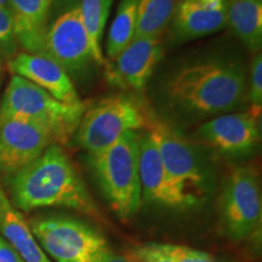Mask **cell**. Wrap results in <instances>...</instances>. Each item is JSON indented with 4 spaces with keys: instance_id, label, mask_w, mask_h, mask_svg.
Segmentation results:
<instances>
[{
    "instance_id": "obj_14",
    "label": "cell",
    "mask_w": 262,
    "mask_h": 262,
    "mask_svg": "<svg viewBox=\"0 0 262 262\" xmlns=\"http://www.w3.org/2000/svg\"><path fill=\"white\" fill-rule=\"evenodd\" d=\"M8 70L12 75L25 78L41 88L61 102L68 104L81 102L71 75L45 55L17 52L8 61Z\"/></svg>"
},
{
    "instance_id": "obj_29",
    "label": "cell",
    "mask_w": 262,
    "mask_h": 262,
    "mask_svg": "<svg viewBox=\"0 0 262 262\" xmlns=\"http://www.w3.org/2000/svg\"><path fill=\"white\" fill-rule=\"evenodd\" d=\"M3 58H4V57H3V55L0 54V83H2V78H3V67H4V66H3V64H4V63H3Z\"/></svg>"
},
{
    "instance_id": "obj_10",
    "label": "cell",
    "mask_w": 262,
    "mask_h": 262,
    "mask_svg": "<svg viewBox=\"0 0 262 262\" xmlns=\"http://www.w3.org/2000/svg\"><path fill=\"white\" fill-rule=\"evenodd\" d=\"M139 175L146 202L171 209L191 208L199 202L170 176L147 131L139 139Z\"/></svg>"
},
{
    "instance_id": "obj_23",
    "label": "cell",
    "mask_w": 262,
    "mask_h": 262,
    "mask_svg": "<svg viewBox=\"0 0 262 262\" xmlns=\"http://www.w3.org/2000/svg\"><path fill=\"white\" fill-rule=\"evenodd\" d=\"M160 250L172 262H221L212 255L196 249L175 244H158Z\"/></svg>"
},
{
    "instance_id": "obj_9",
    "label": "cell",
    "mask_w": 262,
    "mask_h": 262,
    "mask_svg": "<svg viewBox=\"0 0 262 262\" xmlns=\"http://www.w3.org/2000/svg\"><path fill=\"white\" fill-rule=\"evenodd\" d=\"M42 55L50 57L68 74H78L95 63L89 34L79 5L64 10L45 32Z\"/></svg>"
},
{
    "instance_id": "obj_17",
    "label": "cell",
    "mask_w": 262,
    "mask_h": 262,
    "mask_svg": "<svg viewBox=\"0 0 262 262\" xmlns=\"http://www.w3.org/2000/svg\"><path fill=\"white\" fill-rule=\"evenodd\" d=\"M0 235L25 262H52L33 234L29 224L0 186Z\"/></svg>"
},
{
    "instance_id": "obj_8",
    "label": "cell",
    "mask_w": 262,
    "mask_h": 262,
    "mask_svg": "<svg viewBox=\"0 0 262 262\" xmlns=\"http://www.w3.org/2000/svg\"><path fill=\"white\" fill-rule=\"evenodd\" d=\"M170 176L195 199H201L208 188V176L194 148L165 120L150 116L146 129Z\"/></svg>"
},
{
    "instance_id": "obj_7",
    "label": "cell",
    "mask_w": 262,
    "mask_h": 262,
    "mask_svg": "<svg viewBox=\"0 0 262 262\" xmlns=\"http://www.w3.org/2000/svg\"><path fill=\"white\" fill-rule=\"evenodd\" d=\"M220 211L225 232L233 241H244L260 231L262 199L256 170H232L222 191Z\"/></svg>"
},
{
    "instance_id": "obj_18",
    "label": "cell",
    "mask_w": 262,
    "mask_h": 262,
    "mask_svg": "<svg viewBox=\"0 0 262 262\" xmlns=\"http://www.w3.org/2000/svg\"><path fill=\"white\" fill-rule=\"evenodd\" d=\"M226 26L251 50L262 41L261 0H225Z\"/></svg>"
},
{
    "instance_id": "obj_6",
    "label": "cell",
    "mask_w": 262,
    "mask_h": 262,
    "mask_svg": "<svg viewBox=\"0 0 262 262\" xmlns=\"http://www.w3.org/2000/svg\"><path fill=\"white\" fill-rule=\"evenodd\" d=\"M28 224L44 253L56 262H91L108 247L100 231L71 216H39Z\"/></svg>"
},
{
    "instance_id": "obj_15",
    "label": "cell",
    "mask_w": 262,
    "mask_h": 262,
    "mask_svg": "<svg viewBox=\"0 0 262 262\" xmlns=\"http://www.w3.org/2000/svg\"><path fill=\"white\" fill-rule=\"evenodd\" d=\"M172 29L182 40L202 38L226 27L225 0H179Z\"/></svg>"
},
{
    "instance_id": "obj_1",
    "label": "cell",
    "mask_w": 262,
    "mask_h": 262,
    "mask_svg": "<svg viewBox=\"0 0 262 262\" xmlns=\"http://www.w3.org/2000/svg\"><path fill=\"white\" fill-rule=\"evenodd\" d=\"M10 201L19 211L67 208L97 215L79 172L60 145L49 146L40 157L10 175Z\"/></svg>"
},
{
    "instance_id": "obj_25",
    "label": "cell",
    "mask_w": 262,
    "mask_h": 262,
    "mask_svg": "<svg viewBox=\"0 0 262 262\" xmlns=\"http://www.w3.org/2000/svg\"><path fill=\"white\" fill-rule=\"evenodd\" d=\"M134 258L139 262H172L160 250L158 243L140 245L133 250Z\"/></svg>"
},
{
    "instance_id": "obj_24",
    "label": "cell",
    "mask_w": 262,
    "mask_h": 262,
    "mask_svg": "<svg viewBox=\"0 0 262 262\" xmlns=\"http://www.w3.org/2000/svg\"><path fill=\"white\" fill-rule=\"evenodd\" d=\"M248 100L250 102V112L260 118L262 108V56L257 54L251 62L250 79H249Z\"/></svg>"
},
{
    "instance_id": "obj_3",
    "label": "cell",
    "mask_w": 262,
    "mask_h": 262,
    "mask_svg": "<svg viewBox=\"0 0 262 262\" xmlns=\"http://www.w3.org/2000/svg\"><path fill=\"white\" fill-rule=\"evenodd\" d=\"M90 103L68 104L52 97L41 88L12 75L0 101V117L21 118L47 129L56 145H67Z\"/></svg>"
},
{
    "instance_id": "obj_21",
    "label": "cell",
    "mask_w": 262,
    "mask_h": 262,
    "mask_svg": "<svg viewBox=\"0 0 262 262\" xmlns=\"http://www.w3.org/2000/svg\"><path fill=\"white\" fill-rule=\"evenodd\" d=\"M113 0H80L79 9L84 26L89 34L94 60L97 66H103L106 58L102 52V35Z\"/></svg>"
},
{
    "instance_id": "obj_16",
    "label": "cell",
    "mask_w": 262,
    "mask_h": 262,
    "mask_svg": "<svg viewBox=\"0 0 262 262\" xmlns=\"http://www.w3.org/2000/svg\"><path fill=\"white\" fill-rule=\"evenodd\" d=\"M18 47L42 55L45 32L55 0H9Z\"/></svg>"
},
{
    "instance_id": "obj_28",
    "label": "cell",
    "mask_w": 262,
    "mask_h": 262,
    "mask_svg": "<svg viewBox=\"0 0 262 262\" xmlns=\"http://www.w3.org/2000/svg\"><path fill=\"white\" fill-rule=\"evenodd\" d=\"M0 8L10 10V2L9 0H0ZM11 11V10H10Z\"/></svg>"
},
{
    "instance_id": "obj_4",
    "label": "cell",
    "mask_w": 262,
    "mask_h": 262,
    "mask_svg": "<svg viewBox=\"0 0 262 262\" xmlns=\"http://www.w3.org/2000/svg\"><path fill=\"white\" fill-rule=\"evenodd\" d=\"M139 131H129L102 152L90 156L98 185L120 220L140 210L142 192L139 175Z\"/></svg>"
},
{
    "instance_id": "obj_12",
    "label": "cell",
    "mask_w": 262,
    "mask_h": 262,
    "mask_svg": "<svg viewBox=\"0 0 262 262\" xmlns=\"http://www.w3.org/2000/svg\"><path fill=\"white\" fill-rule=\"evenodd\" d=\"M163 57L160 37L136 38L112 60L104 62V74L113 86L142 91Z\"/></svg>"
},
{
    "instance_id": "obj_2",
    "label": "cell",
    "mask_w": 262,
    "mask_h": 262,
    "mask_svg": "<svg viewBox=\"0 0 262 262\" xmlns=\"http://www.w3.org/2000/svg\"><path fill=\"white\" fill-rule=\"evenodd\" d=\"M247 78L237 63L206 60L173 72L165 84L170 102L199 116L228 113L241 106Z\"/></svg>"
},
{
    "instance_id": "obj_27",
    "label": "cell",
    "mask_w": 262,
    "mask_h": 262,
    "mask_svg": "<svg viewBox=\"0 0 262 262\" xmlns=\"http://www.w3.org/2000/svg\"><path fill=\"white\" fill-rule=\"evenodd\" d=\"M0 262H25L17 251L0 235Z\"/></svg>"
},
{
    "instance_id": "obj_20",
    "label": "cell",
    "mask_w": 262,
    "mask_h": 262,
    "mask_svg": "<svg viewBox=\"0 0 262 262\" xmlns=\"http://www.w3.org/2000/svg\"><path fill=\"white\" fill-rule=\"evenodd\" d=\"M137 0H122L118 6L106 41V60L117 57L135 39Z\"/></svg>"
},
{
    "instance_id": "obj_19",
    "label": "cell",
    "mask_w": 262,
    "mask_h": 262,
    "mask_svg": "<svg viewBox=\"0 0 262 262\" xmlns=\"http://www.w3.org/2000/svg\"><path fill=\"white\" fill-rule=\"evenodd\" d=\"M179 0H137L136 38L160 37L171 22Z\"/></svg>"
},
{
    "instance_id": "obj_11",
    "label": "cell",
    "mask_w": 262,
    "mask_h": 262,
    "mask_svg": "<svg viewBox=\"0 0 262 262\" xmlns=\"http://www.w3.org/2000/svg\"><path fill=\"white\" fill-rule=\"evenodd\" d=\"M56 145L52 135L38 124L21 118L0 117V171L17 172Z\"/></svg>"
},
{
    "instance_id": "obj_13",
    "label": "cell",
    "mask_w": 262,
    "mask_h": 262,
    "mask_svg": "<svg viewBox=\"0 0 262 262\" xmlns=\"http://www.w3.org/2000/svg\"><path fill=\"white\" fill-rule=\"evenodd\" d=\"M258 118L253 113H224L203 124L196 135L203 143L224 155L248 153L260 141Z\"/></svg>"
},
{
    "instance_id": "obj_26",
    "label": "cell",
    "mask_w": 262,
    "mask_h": 262,
    "mask_svg": "<svg viewBox=\"0 0 262 262\" xmlns=\"http://www.w3.org/2000/svg\"><path fill=\"white\" fill-rule=\"evenodd\" d=\"M91 262H139L136 261L135 258L123 256V255H119L114 251L111 250L110 248H104L101 251L95 255L93 261Z\"/></svg>"
},
{
    "instance_id": "obj_22",
    "label": "cell",
    "mask_w": 262,
    "mask_h": 262,
    "mask_svg": "<svg viewBox=\"0 0 262 262\" xmlns=\"http://www.w3.org/2000/svg\"><path fill=\"white\" fill-rule=\"evenodd\" d=\"M17 50L18 42L11 11L0 8V54L9 61L17 54Z\"/></svg>"
},
{
    "instance_id": "obj_5",
    "label": "cell",
    "mask_w": 262,
    "mask_h": 262,
    "mask_svg": "<svg viewBox=\"0 0 262 262\" xmlns=\"http://www.w3.org/2000/svg\"><path fill=\"white\" fill-rule=\"evenodd\" d=\"M150 116L142 102L129 95H112L90 104L75 131L81 148L96 155L129 131L146 130Z\"/></svg>"
}]
</instances>
